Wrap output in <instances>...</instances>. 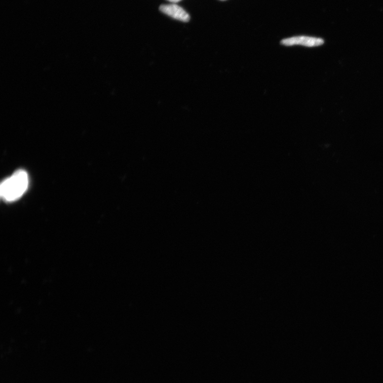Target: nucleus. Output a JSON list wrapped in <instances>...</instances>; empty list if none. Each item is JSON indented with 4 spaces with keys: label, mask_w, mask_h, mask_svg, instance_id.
<instances>
[{
    "label": "nucleus",
    "mask_w": 383,
    "mask_h": 383,
    "mask_svg": "<svg viewBox=\"0 0 383 383\" xmlns=\"http://www.w3.org/2000/svg\"><path fill=\"white\" fill-rule=\"evenodd\" d=\"M28 176L25 171H17L1 185V195L6 201H15L21 196L28 187Z\"/></svg>",
    "instance_id": "nucleus-1"
},
{
    "label": "nucleus",
    "mask_w": 383,
    "mask_h": 383,
    "mask_svg": "<svg viewBox=\"0 0 383 383\" xmlns=\"http://www.w3.org/2000/svg\"><path fill=\"white\" fill-rule=\"evenodd\" d=\"M280 43L287 46L299 45L306 47H315L323 45L324 41L320 38L297 36L283 39Z\"/></svg>",
    "instance_id": "nucleus-2"
},
{
    "label": "nucleus",
    "mask_w": 383,
    "mask_h": 383,
    "mask_svg": "<svg viewBox=\"0 0 383 383\" xmlns=\"http://www.w3.org/2000/svg\"><path fill=\"white\" fill-rule=\"evenodd\" d=\"M159 9L165 14L180 21L188 22L190 20V17L188 12L177 4L161 5Z\"/></svg>",
    "instance_id": "nucleus-3"
},
{
    "label": "nucleus",
    "mask_w": 383,
    "mask_h": 383,
    "mask_svg": "<svg viewBox=\"0 0 383 383\" xmlns=\"http://www.w3.org/2000/svg\"><path fill=\"white\" fill-rule=\"evenodd\" d=\"M168 1L172 3H177L181 1V0H168Z\"/></svg>",
    "instance_id": "nucleus-4"
},
{
    "label": "nucleus",
    "mask_w": 383,
    "mask_h": 383,
    "mask_svg": "<svg viewBox=\"0 0 383 383\" xmlns=\"http://www.w3.org/2000/svg\"><path fill=\"white\" fill-rule=\"evenodd\" d=\"M221 1H225V0H221Z\"/></svg>",
    "instance_id": "nucleus-5"
}]
</instances>
